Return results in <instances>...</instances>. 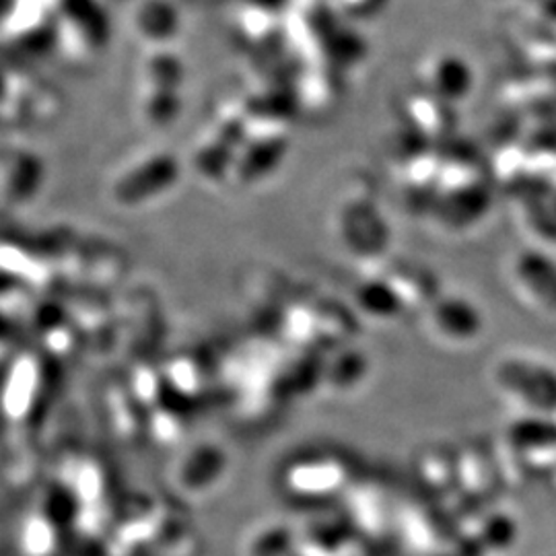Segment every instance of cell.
I'll list each match as a JSON object with an SVG mask.
<instances>
[{"label": "cell", "mask_w": 556, "mask_h": 556, "mask_svg": "<svg viewBox=\"0 0 556 556\" xmlns=\"http://www.w3.org/2000/svg\"><path fill=\"white\" fill-rule=\"evenodd\" d=\"M435 337L450 344H468L482 334L484 319L477 305L462 295L439 299L429 314Z\"/></svg>", "instance_id": "6da1fadb"}, {"label": "cell", "mask_w": 556, "mask_h": 556, "mask_svg": "<svg viewBox=\"0 0 556 556\" xmlns=\"http://www.w3.org/2000/svg\"><path fill=\"white\" fill-rule=\"evenodd\" d=\"M521 295L546 312H556V264L538 252H526L514 264Z\"/></svg>", "instance_id": "7a4b0ae2"}, {"label": "cell", "mask_w": 556, "mask_h": 556, "mask_svg": "<svg viewBox=\"0 0 556 556\" xmlns=\"http://www.w3.org/2000/svg\"><path fill=\"white\" fill-rule=\"evenodd\" d=\"M429 80L439 98L454 101L464 100L475 85L470 64L459 56H452V54L439 56L431 64Z\"/></svg>", "instance_id": "3957f363"}]
</instances>
